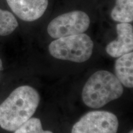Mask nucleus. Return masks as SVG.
Returning a JSON list of instances; mask_svg holds the SVG:
<instances>
[{
  "mask_svg": "<svg viewBox=\"0 0 133 133\" xmlns=\"http://www.w3.org/2000/svg\"><path fill=\"white\" fill-rule=\"evenodd\" d=\"M40 96L30 86H21L11 93L0 105V126L8 131H15L36 112Z\"/></svg>",
  "mask_w": 133,
  "mask_h": 133,
  "instance_id": "f257e3e1",
  "label": "nucleus"
},
{
  "mask_svg": "<svg viewBox=\"0 0 133 133\" xmlns=\"http://www.w3.org/2000/svg\"><path fill=\"white\" fill-rule=\"evenodd\" d=\"M123 92L122 84L114 74L107 70H99L86 81L81 96L86 105L92 109H99L118 99Z\"/></svg>",
  "mask_w": 133,
  "mask_h": 133,
  "instance_id": "f03ea898",
  "label": "nucleus"
},
{
  "mask_svg": "<svg viewBox=\"0 0 133 133\" xmlns=\"http://www.w3.org/2000/svg\"><path fill=\"white\" fill-rule=\"evenodd\" d=\"M94 43L88 35L81 33L56 39L50 43L49 51L56 59L81 63L91 57Z\"/></svg>",
  "mask_w": 133,
  "mask_h": 133,
  "instance_id": "7ed1b4c3",
  "label": "nucleus"
},
{
  "mask_svg": "<svg viewBox=\"0 0 133 133\" xmlns=\"http://www.w3.org/2000/svg\"><path fill=\"white\" fill-rule=\"evenodd\" d=\"M90 25V18L83 11H74L57 16L48 26V34L52 38L83 33Z\"/></svg>",
  "mask_w": 133,
  "mask_h": 133,
  "instance_id": "20e7f679",
  "label": "nucleus"
},
{
  "mask_svg": "<svg viewBox=\"0 0 133 133\" xmlns=\"http://www.w3.org/2000/svg\"><path fill=\"white\" fill-rule=\"evenodd\" d=\"M118 120L107 111H92L81 118L73 126L71 133H116Z\"/></svg>",
  "mask_w": 133,
  "mask_h": 133,
  "instance_id": "39448f33",
  "label": "nucleus"
},
{
  "mask_svg": "<svg viewBox=\"0 0 133 133\" xmlns=\"http://www.w3.org/2000/svg\"><path fill=\"white\" fill-rule=\"evenodd\" d=\"M12 12L19 19L32 22L41 17L48 6V0H6Z\"/></svg>",
  "mask_w": 133,
  "mask_h": 133,
  "instance_id": "423d86ee",
  "label": "nucleus"
},
{
  "mask_svg": "<svg viewBox=\"0 0 133 133\" xmlns=\"http://www.w3.org/2000/svg\"><path fill=\"white\" fill-rule=\"evenodd\" d=\"M117 39L111 41L105 48L106 52L112 57H119L132 52L133 26L129 23L116 25Z\"/></svg>",
  "mask_w": 133,
  "mask_h": 133,
  "instance_id": "0eeeda50",
  "label": "nucleus"
},
{
  "mask_svg": "<svg viewBox=\"0 0 133 133\" xmlns=\"http://www.w3.org/2000/svg\"><path fill=\"white\" fill-rule=\"evenodd\" d=\"M133 53L120 56L116 61L115 71L116 78L126 87H133Z\"/></svg>",
  "mask_w": 133,
  "mask_h": 133,
  "instance_id": "6e6552de",
  "label": "nucleus"
},
{
  "mask_svg": "<svg viewBox=\"0 0 133 133\" xmlns=\"http://www.w3.org/2000/svg\"><path fill=\"white\" fill-rule=\"evenodd\" d=\"M111 17L119 23L133 21V0H116L115 6L111 12Z\"/></svg>",
  "mask_w": 133,
  "mask_h": 133,
  "instance_id": "1a4fd4ad",
  "label": "nucleus"
},
{
  "mask_svg": "<svg viewBox=\"0 0 133 133\" xmlns=\"http://www.w3.org/2000/svg\"><path fill=\"white\" fill-rule=\"evenodd\" d=\"M18 25V22L12 13L0 9V36L11 34Z\"/></svg>",
  "mask_w": 133,
  "mask_h": 133,
  "instance_id": "9d476101",
  "label": "nucleus"
},
{
  "mask_svg": "<svg viewBox=\"0 0 133 133\" xmlns=\"http://www.w3.org/2000/svg\"><path fill=\"white\" fill-rule=\"evenodd\" d=\"M14 133H53L50 131L43 130L40 119L31 118L15 131Z\"/></svg>",
  "mask_w": 133,
  "mask_h": 133,
  "instance_id": "9b49d317",
  "label": "nucleus"
},
{
  "mask_svg": "<svg viewBox=\"0 0 133 133\" xmlns=\"http://www.w3.org/2000/svg\"><path fill=\"white\" fill-rule=\"evenodd\" d=\"M3 70V63H2V61L1 59H0V71L2 70Z\"/></svg>",
  "mask_w": 133,
  "mask_h": 133,
  "instance_id": "f8f14e48",
  "label": "nucleus"
},
{
  "mask_svg": "<svg viewBox=\"0 0 133 133\" xmlns=\"http://www.w3.org/2000/svg\"><path fill=\"white\" fill-rule=\"evenodd\" d=\"M128 133H133V131L131 130V131H129V132Z\"/></svg>",
  "mask_w": 133,
  "mask_h": 133,
  "instance_id": "ddd939ff",
  "label": "nucleus"
}]
</instances>
